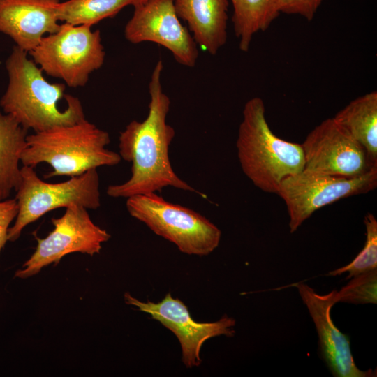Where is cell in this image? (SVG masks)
<instances>
[{"label": "cell", "mask_w": 377, "mask_h": 377, "mask_svg": "<svg viewBox=\"0 0 377 377\" xmlns=\"http://www.w3.org/2000/svg\"><path fill=\"white\" fill-rule=\"evenodd\" d=\"M17 213L18 205L15 198L0 201V253L8 241L9 226Z\"/></svg>", "instance_id": "603a6c76"}, {"label": "cell", "mask_w": 377, "mask_h": 377, "mask_svg": "<svg viewBox=\"0 0 377 377\" xmlns=\"http://www.w3.org/2000/svg\"><path fill=\"white\" fill-rule=\"evenodd\" d=\"M296 287L314 323L320 353L332 375L336 377L376 376V370L362 371L356 366L348 337L332 321L330 312L337 303V290L320 295L304 283H297Z\"/></svg>", "instance_id": "4fadbf2b"}, {"label": "cell", "mask_w": 377, "mask_h": 377, "mask_svg": "<svg viewBox=\"0 0 377 377\" xmlns=\"http://www.w3.org/2000/svg\"><path fill=\"white\" fill-rule=\"evenodd\" d=\"M333 119L363 147L370 163L377 165V92L353 99Z\"/></svg>", "instance_id": "2e32d148"}, {"label": "cell", "mask_w": 377, "mask_h": 377, "mask_svg": "<svg viewBox=\"0 0 377 377\" xmlns=\"http://www.w3.org/2000/svg\"><path fill=\"white\" fill-rule=\"evenodd\" d=\"M27 55L15 45L7 59L8 84L0 100L3 112L34 133L86 119L80 101L65 94L64 84L50 83L43 70Z\"/></svg>", "instance_id": "7a4b0ae2"}, {"label": "cell", "mask_w": 377, "mask_h": 377, "mask_svg": "<svg viewBox=\"0 0 377 377\" xmlns=\"http://www.w3.org/2000/svg\"><path fill=\"white\" fill-rule=\"evenodd\" d=\"M124 36L131 43L152 42L168 49L177 62L195 66L198 45L177 16L174 0H148L134 6Z\"/></svg>", "instance_id": "7c38bea8"}, {"label": "cell", "mask_w": 377, "mask_h": 377, "mask_svg": "<svg viewBox=\"0 0 377 377\" xmlns=\"http://www.w3.org/2000/svg\"><path fill=\"white\" fill-rule=\"evenodd\" d=\"M87 209L71 205L61 217L51 219L54 229L45 238L34 234L36 250L15 272V277L24 279L36 275L45 266L59 264L64 256L71 253L91 256L99 253L102 244L111 235L92 221Z\"/></svg>", "instance_id": "9c48e42d"}, {"label": "cell", "mask_w": 377, "mask_h": 377, "mask_svg": "<svg viewBox=\"0 0 377 377\" xmlns=\"http://www.w3.org/2000/svg\"><path fill=\"white\" fill-rule=\"evenodd\" d=\"M125 302L135 306L161 323L177 338L182 350V360L187 368L200 365V351L203 343L210 338L224 335L233 337L236 321L224 315L217 321L199 323L191 316L186 305L168 293L158 302H142L128 293L124 294Z\"/></svg>", "instance_id": "30bf717a"}, {"label": "cell", "mask_w": 377, "mask_h": 377, "mask_svg": "<svg viewBox=\"0 0 377 377\" xmlns=\"http://www.w3.org/2000/svg\"><path fill=\"white\" fill-rule=\"evenodd\" d=\"M59 0H0V31L29 52L46 34L56 32Z\"/></svg>", "instance_id": "5bb4252c"}, {"label": "cell", "mask_w": 377, "mask_h": 377, "mask_svg": "<svg viewBox=\"0 0 377 377\" xmlns=\"http://www.w3.org/2000/svg\"><path fill=\"white\" fill-rule=\"evenodd\" d=\"M304 170L337 177H354L372 168L363 147L334 119L323 121L301 144Z\"/></svg>", "instance_id": "8fae6325"}, {"label": "cell", "mask_w": 377, "mask_h": 377, "mask_svg": "<svg viewBox=\"0 0 377 377\" xmlns=\"http://www.w3.org/2000/svg\"><path fill=\"white\" fill-rule=\"evenodd\" d=\"M230 1L233 6L232 22L239 48L246 52L253 36L266 31L280 15L276 0Z\"/></svg>", "instance_id": "ac0fdd59"}, {"label": "cell", "mask_w": 377, "mask_h": 377, "mask_svg": "<svg viewBox=\"0 0 377 377\" xmlns=\"http://www.w3.org/2000/svg\"><path fill=\"white\" fill-rule=\"evenodd\" d=\"M244 174L259 189L277 194L281 182L304 168L301 144L284 140L271 130L260 97L244 104L236 141Z\"/></svg>", "instance_id": "3957f363"}, {"label": "cell", "mask_w": 377, "mask_h": 377, "mask_svg": "<svg viewBox=\"0 0 377 377\" xmlns=\"http://www.w3.org/2000/svg\"><path fill=\"white\" fill-rule=\"evenodd\" d=\"M148 0H131V5L133 6L142 3Z\"/></svg>", "instance_id": "cb8c5ba5"}, {"label": "cell", "mask_w": 377, "mask_h": 377, "mask_svg": "<svg viewBox=\"0 0 377 377\" xmlns=\"http://www.w3.org/2000/svg\"><path fill=\"white\" fill-rule=\"evenodd\" d=\"M377 186V167L354 177L306 170L286 177L277 195L286 203L289 228L295 232L316 210L342 198L367 193Z\"/></svg>", "instance_id": "ba28073f"}, {"label": "cell", "mask_w": 377, "mask_h": 377, "mask_svg": "<svg viewBox=\"0 0 377 377\" xmlns=\"http://www.w3.org/2000/svg\"><path fill=\"white\" fill-rule=\"evenodd\" d=\"M364 223L366 228L364 246L352 262L330 272V276L348 272L346 279H349L361 273L377 269V221L371 213H367L364 218Z\"/></svg>", "instance_id": "ffe728a7"}, {"label": "cell", "mask_w": 377, "mask_h": 377, "mask_svg": "<svg viewBox=\"0 0 377 377\" xmlns=\"http://www.w3.org/2000/svg\"><path fill=\"white\" fill-rule=\"evenodd\" d=\"M337 291V302L376 304L377 269L361 273Z\"/></svg>", "instance_id": "44dd1931"}, {"label": "cell", "mask_w": 377, "mask_h": 377, "mask_svg": "<svg viewBox=\"0 0 377 377\" xmlns=\"http://www.w3.org/2000/svg\"><path fill=\"white\" fill-rule=\"evenodd\" d=\"M22 180L16 190L18 213L9 228L8 241L17 240L29 223L53 209L77 205L89 209L101 206L99 176L96 169L71 177L65 182L48 183L37 175L34 168L23 165Z\"/></svg>", "instance_id": "8992f818"}, {"label": "cell", "mask_w": 377, "mask_h": 377, "mask_svg": "<svg viewBox=\"0 0 377 377\" xmlns=\"http://www.w3.org/2000/svg\"><path fill=\"white\" fill-rule=\"evenodd\" d=\"M163 61L159 59L149 83L150 101L146 119L131 121L120 133L119 154L131 163V175L126 182L108 187L110 197L128 198L157 193L168 186L199 193L176 174L169 158L175 131L166 121L170 100L163 89Z\"/></svg>", "instance_id": "6da1fadb"}, {"label": "cell", "mask_w": 377, "mask_h": 377, "mask_svg": "<svg viewBox=\"0 0 377 377\" xmlns=\"http://www.w3.org/2000/svg\"><path fill=\"white\" fill-rule=\"evenodd\" d=\"M27 135L28 130L0 110V201L8 199L21 183L19 163Z\"/></svg>", "instance_id": "e0dca14e"}, {"label": "cell", "mask_w": 377, "mask_h": 377, "mask_svg": "<svg viewBox=\"0 0 377 377\" xmlns=\"http://www.w3.org/2000/svg\"><path fill=\"white\" fill-rule=\"evenodd\" d=\"M126 199V207L132 217L173 243L184 253L207 256L220 243V229L190 208L170 202L157 193Z\"/></svg>", "instance_id": "5b68a950"}, {"label": "cell", "mask_w": 377, "mask_h": 377, "mask_svg": "<svg viewBox=\"0 0 377 377\" xmlns=\"http://www.w3.org/2000/svg\"><path fill=\"white\" fill-rule=\"evenodd\" d=\"M29 53L47 75L73 88L84 87L89 75L103 66L105 56L99 30L65 22Z\"/></svg>", "instance_id": "52a82bcc"}, {"label": "cell", "mask_w": 377, "mask_h": 377, "mask_svg": "<svg viewBox=\"0 0 377 377\" xmlns=\"http://www.w3.org/2000/svg\"><path fill=\"white\" fill-rule=\"evenodd\" d=\"M131 0H68L59 3L57 17L72 25L92 27L100 21L114 17Z\"/></svg>", "instance_id": "d6986e66"}, {"label": "cell", "mask_w": 377, "mask_h": 377, "mask_svg": "<svg viewBox=\"0 0 377 377\" xmlns=\"http://www.w3.org/2000/svg\"><path fill=\"white\" fill-rule=\"evenodd\" d=\"M174 6L196 44L212 55L217 54L227 40L228 0H174Z\"/></svg>", "instance_id": "9a60e30c"}, {"label": "cell", "mask_w": 377, "mask_h": 377, "mask_svg": "<svg viewBox=\"0 0 377 377\" xmlns=\"http://www.w3.org/2000/svg\"><path fill=\"white\" fill-rule=\"evenodd\" d=\"M323 0H276L279 13L298 15L311 21Z\"/></svg>", "instance_id": "7402d4cb"}, {"label": "cell", "mask_w": 377, "mask_h": 377, "mask_svg": "<svg viewBox=\"0 0 377 377\" xmlns=\"http://www.w3.org/2000/svg\"><path fill=\"white\" fill-rule=\"evenodd\" d=\"M110 142L107 131L84 119L72 125L28 135L20 161L34 168L39 163H48L53 170L45 178L77 176L121 162L119 153L106 148Z\"/></svg>", "instance_id": "277c9868"}]
</instances>
